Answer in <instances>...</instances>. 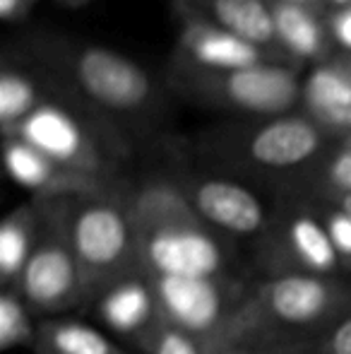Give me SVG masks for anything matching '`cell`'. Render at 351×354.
<instances>
[{"mask_svg": "<svg viewBox=\"0 0 351 354\" xmlns=\"http://www.w3.org/2000/svg\"><path fill=\"white\" fill-rule=\"evenodd\" d=\"M137 261L147 275L236 272L234 241L202 222L176 176H152L128 191Z\"/></svg>", "mask_w": 351, "mask_h": 354, "instance_id": "1", "label": "cell"}, {"mask_svg": "<svg viewBox=\"0 0 351 354\" xmlns=\"http://www.w3.org/2000/svg\"><path fill=\"white\" fill-rule=\"evenodd\" d=\"M51 56L61 61V71L80 97V106L111 123L118 133H123V126L152 118L159 109L161 92L150 71L116 48L70 41L56 46Z\"/></svg>", "mask_w": 351, "mask_h": 354, "instance_id": "2", "label": "cell"}, {"mask_svg": "<svg viewBox=\"0 0 351 354\" xmlns=\"http://www.w3.org/2000/svg\"><path fill=\"white\" fill-rule=\"evenodd\" d=\"M154 282L164 318L192 335L236 345L250 354H263L255 323L250 318V297L255 277L226 275H150Z\"/></svg>", "mask_w": 351, "mask_h": 354, "instance_id": "3", "label": "cell"}, {"mask_svg": "<svg viewBox=\"0 0 351 354\" xmlns=\"http://www.w3.org/2000/svg\"><path fill=\"white\" fill-rule=\"evenodd\" d=\"M351 311V280L342 277H255L250 318L265 350L313 342Z\"/></svg>", "mask_w": 351, "mask_h": 354, "instance_id": "4", "label": "cell"}, {"mask_svg": "<svg viewBox=\"0 0 351 354\" xmlns=\"http://www.w3.org/2000/svg\"><path fill=\"white\" fill-rule=\"evenodd\" d=\"M332 140L305 113H286L277 118H258L241 128L226 131L210 142V152L224 167L236 171L270 176L279 191L305 176Z\"/></svg>", "mask_w": 351, "mask_h": 354, "instance_id": "5", "label": "cell"}, {"mask_svg": "<svg viewBox=\"0 0 351 354\" xmlns=\"http://www.w3.org/2000/svg\"><path fill=\"white\" fill-rule=\"evenodd\" d=\"M46 205L66 232L68 243L85 275L89 297L108 282L140 268L135 232L128 212V191L56 201Z\"/></svg>", "mask_w": 351, "mask_h": 354, "instance_id": "6", "label": "cell"}, {"mask_svg": "<svg viewBox=\"0 0 351 354\" xmlns=\"http://www.w3.org/2000/svg\"><path fill=\"white\" fill-rule=\"evenodd\" d=\"M53 162L101 178H116L126 157V140L111 123L101 121L75 102L46 99L12 133Z\"/></svg>", "mask_w": 351, "mask_h": 354, "instance_id": "7", "label": "cell"}, {"mask_svg": "<svg viewBox=\"0 0 351 354\" xmlns=\"http://www.w3.org/2000/svg\"><path fill=\"white\" fill-rule=\"evenodd\" d=\"M258 277L310 275L349 280L318 207L299 191H279L272 219L253 243Z\"/></svg>", "mask_w": 351, "mask_h": 354, "instance_id": "8", "label": "cell"}, {"mask_svg": "<svg viewBox=\"0 0 351 354\" xmlns=\"http://www.w3.org/2000/svg\"><path fill=\"white\" fill-rule=\"evenodd\" d=\"M301 84L303 80L294 68L274 61L229 73L183 71V87L188 92L248 121L296 113L301 109Z\"/></svg>", "mask_w": 351, "mask_h": 354, "instance_id": "9", "label": "cell"}, {"mask_svg": "<svg viewBox=\"0 0 351 354\" xmlns=\"http://www.w3.org/2000/svg\"><path fill=\"white\" fill-rule=\"evenodd\" d=\"M39 205L43 210L41 241L14 287L27 299L39 321H43V318H61L77 308H85L89 292L80 263L68 243L58 217L46 203H39Z\"/></svg>", "mask_w": 351, "mask_h": 354, "instance_id": "10", "label": "cell"}, {"mask_svg": "<svg viewBox=\"0 0 351 354\" xmlns=\"http://www.w3.org/2000/svg\"><path fill=\"white\" fill-rule=\"evenodd\" d=\"M176 181L202 222L229 241L255 243L272 219L274 205H267L248 183L231 174L188 171L178 174Z\"/></svg>", "mask_w": 351, "mask_h": 354, "instance_id": "11", "label": "cell"}, {"mask_svg": "<svg viewBox=\"0 0 351 354\" xmlns=\"http://www.w3.org/2000/svg\"><path fill=\"white\" fill-rule=\"evenodd\" d=\"M87 308L108 333L140 352H145L154 333L166 321L154 282L142 268L94 292Z\"/></svg>", "mask_w": 351, "mask_h": 354, "instance_id": "12", "label": "cell"}, {"mask_svg": "<svg viewBox=\"0 0 351 354\" xmlns=\"http://www.w3.org/2000/svg\"><path fill=\"white\" fill-rule=\"evenodd\" d=\"M3 157L10 178L32 193L37 203L75 201L123 191L116 178L92 176L63 167L17 136H3Z\"/></svg>", "mask_w": 351, "mask_h": 354, "instance_id": "13", "label": "cell"}, {"mask_svg": "<svg viewBox=\"0 0 351 354\" xmlns=\"http://www.w3.org/2000/svg\"><path fill=\"white\" fill-rule=\"evenodd\" d=\"M178 51L183 71L197 73H229L267 61L263 48L192 12L183 17Z\"/></svg>", "mask_w": 351, "mask_h": 354, "instance_id": "14", "label": "cell"}, {"mask_svg": "<svg viewBox=\"0 0 351 354\" xmlns=\"http://www.w3.org/2000/svg\"><path fill=\"white\" fill-rule=\"evenodd\" d=\"M301 113L332 142L351 136V66L347 61L315 63L301 84Z\"/></svg>", "mask_w": 351, "mask_h": 354, "instance_id": "15", "label": "cell"}, {"mask_svg": "<svg viewBox=\"0 0 351 354\" xmlns=\"http://www.w3.org/2000/svg\"><path fill=\"white\" fill-rule=\"evenodd\" d=\"M188 3L190 8L185 12L197 15L217 27L255 44L263 51L277 46L272 0H188Z\"/></svg>", "mask_w": 351, "mask_h": 354, "instance_id": "16", "label": "cell"}, {"mask_svg": "<svg viewBox=\"0 0 351 354\" xmlns=\"http://www.w3.org/2000/svg\"><path fill=\"white\" fill-rule=\"evenodd\" d=\"M43 234V210L37 201L17 205L0 224V287H14Z\"/></svg>", "mask_w": 351, "mask_h": 354, "instance_id": "17", "label": "cell"}, {"mask_svg": "<svg viewBox=\"0 0 351 354\" xmlns=\"http://www.w3.org/2000/svg\"><path fill=\"white\" fill-rule=\"evenodd\" d=\"M272 10H274L277 46L284 48L289 56L303 58V61H328L325 48H328L330 34L308 5L272 0Z\"/></svg>", "mask_w": 351, "mask_h": 354, "instance_id": "18", "label": "cell"}, {"mask_svg": "<svg viewBox=\"0 0 351 354\" xmlns=\"http://www.w3.org/2000/svg\"><path fill=\"white\" fill-rule=\"evenodd\" d=\"M34 354H128L101 328L77 318H43Z\"/></svg>", "mask_w": 351, "mask_h": 354, "instance_id": "19", "label": "cell"}, {"mask_svg": "<svg viewBox=\"0 0 351 354\" xmlns=\"http://www.w3.org/2000/svg\"><path fill=\"white\" fill-rule=\"evenodd\" d=\"M48 97H43L37 77L22 68L5 66L0 73V126L3 133H12L34 109H39Z\"/></svg>", "mask_w": 351, "mask_h": 354, "instance_id": "20", "label": "cell"}, {"mask_svg": "<svg viewBox=\"0 0 351 354\" xmlns=\"http://www.w3.org/2000/svg\"><path fill=\"white\" fill-rule=\"evenodd\" d=\"M284 191H301L328 198H351V147L332 145L301 181H296L294 186L284 188Z\"/></svg>", "mask_w": 351, "mask_h": 354, "instance_id": "21", "label": "cell"}, {"mask_svg": "<svg viewBox=\"0 0 351 354\" xmlns=\"http://www.w3.org/2000/svg\"><path fill=\"white\" fill-rule=\"evenodd\" d=\"M39 316L17 287H0V350L12 352L17 347L37 345Z\"/></svg>", "mask_w": 351, "mask_h": 354, "instance_id": "22", "label": "cell"}, {"mask_svg": "<svg viewBox=\"0 0 351 354\" xmlns=\"http://www.w3.org/2000/svg\"><path fill=\"white\" fill-rule=\"evenodd\" d=\"M145 354H250L236 345L226 342L207 340V337L192 335L174 323L164 321V326L154 333L150 345L145 347Z\"/></svg>", "mask_w": 351, "mask_h": 354, "instance_id": "23", "label": "cell"}, {"mask_svg": "<svg viewBox=\"0 0 351 354\" xmlns=\"http://www.w3.org/2000/svg\"><path fill=\"white\" fill-rule=\"evenodd\" d=\"M303 196H308L310 201H313V205L318 207L325 229H328L330 239H332L334 248H337L339 258H342L344 268H347V275L351 280V212L347 207L339 205L337 201H332V198L310 196V193H303Z\"/></svg>", "mask_w": 351, "mask_h": 354, "instance_id": "24", "label": "cell"}, {"mask_svg": "<svg viewBox=\"0 0 351 354\" xmlns=\"http://www.w3.org/2000/svg\"><path fill=\"white\" fill-rule=\"evenodd\" d=\"M315 354H351V311L339 318L328 333L313 340Z\"/></svg>", "mask_w": 351, "mask_h": 354, "instance_id": "25", "label": "cell"}, {"mask_svg": "<svg viewBox=\"0 0 351 354\" xmlns=\"http://www.w3.org/2000/svg\"><path fill=\"white\" fill-rule=\"evenodd\" d=\"M330 39H334L337 46L351 56V5L337 8V12L330 17Z\"/></svg>", "mask_w": 351, "mask_h": 354, "instance_id": "26", "label": "cell"}, {"mask_svg": "<svg viewBox=\"0 0 351 354\" xmlns=\"http://www.w3.org/2000/svg\"><path fill=\"white\" fill-rule=\"evenodd\" d=\"M32 3L34 0H0V17L5 22H19L27 17Z\"/></svg>", "mask_w": 351, "mask_h": 354, "instance_id": "27", "label": "cell"}, {"mask_svg": "<svg viewBox=\"0 0 351 354\" xmlns=\"http://www.w3.org/2000/svg\"><path fill=\"white\" fill-rule=\"evenodd\" d=\"M263 354H315V352H313V342H291V345L270 347Z\"/></svg>", "mask_w": 351, "mask_h": 354, "instance_id": "28", "label": "cell"}, {"mask_svg": "<svg viewBox=\"0 0 351 354\" xmlns=\"http://www.w3.org/2000/svg\"><path fill=\"white\" fill-rule=\"evenodd\" d=\"M56 3L66 5V8H82V5L89 3V0H56Z\"/></svg>", "mask_w": 351, "mask_h": 354, "instance_id": "29", "label": "cell"}, {"mask_svg": "<svg viewBox=\"0 0 351 354\" xmlns=\"http://www.w3.org/2000/svg\"><path fill=\"white\" fill-rule=\"evenodd\" d=\"M310 196H313V193H310ZM323 198H328V196H323ZM332 201H337L339 205H342V207H347V210L351 212V198H332Z\"/></svg>", "mask_w": 351, "mask_h": 354, "instance_id": "30", "label": "cell"}, {"mask_svg": "<svg viewBox=\"0 0 351 354\" xmlns=\"http://www.w3.org/2000/svg\"><path fill=\"white\" fill-rule=\"evenodd\" d=\"M332 5H337V8H347V5H351V0H330Z\"/></svg>", "mask_w": 351, "mask_h": 354, "instance_id": "31", "label": "cell"}, {"mask_svg": "<svg viewBox=\"0 0 351 354\" xmlns=\"http://www.w3.org/2000/svg\"><path fill=\"white\" fill-rule=\"evenodd\" d=\"M281 3H303V5H308L310 0H281Z\"/></svg>", "mask_w": 351, "mask_h": 354, "instance_id": "32", "label": "cell"}, {"mask_svg": "<svg viewBox=\"0 0 351 354\" xmlns=\"http://www.w3.org/2000/svg\"><path fill=\"white\" fill-rule=\"evenodd\" d=\"M347 63H349V66H351V61H347Z\"/></svg>", "mask_w": 351, "mask_h": 354, "instance_id": "33", "label": "cell"}]
</instances>
